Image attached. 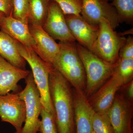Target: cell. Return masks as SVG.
I'll return each mask as SVG.
<instances>
[{
	"mask_svg": "<svg viewBox=\"0 0 133 133\" xmlns=\"http://www.w3.org/2000/svg\"><path fill=\"white\" fill-rule=\"evenodd\" d=\"M70 85L52 66L49 76V87L58 133H76L73 94Z\"/></svg>",
	"mask_w": 133,
	"mask_h": 133,
	"instance_id": "cell-1",
	"label": "cell"
},
{
	"mask_svg": "<svg viewBox=\"0 0 133 133\" xmlns=\"http://www.w3.org/2000/svg\"><path fill=\"white\" fill-rule=\"evenodd\" d=\"M58 44L59 51L53 59L52 66L74 88L85 91V71L76 42Z\"/></svg>",
	"mask_w": 133,
	"mask_h": 133,
	"instance_id": "cell-2",
	"label": "cell"
},
{
	"mask_svg": "<svg viewBox=\"0 0 133 133\" xmlns=\"http://www.w3.org/2000/svg\"><path fill=\"white\" fill-rule=\"evenodd\" d=\"M77 49L83 63L86 76L85 95L90 97L110 77L117 62L110 63L76 43Z\"/></svg>",
	"mask_w": 133,
	"mask_h": 133,
	"instance_id": "cell-3",
	"label": "cell"
},
{
	"mask_svg": "<svg viewBox=\"0 0 133 133\" xmlns=\"http://www.w3.org/2000/svg\"><path fill=\"white\" fill-rule=\"evenodd\" d=\"M15 41L19 53L31 67L34 80L41 94L43 107L54 117V108L49 87V76L52 65L41 59L31 48Z\"/></svg>",
	"mask_w": 133,
	"mask_h": 133,
	"instance_id": "cell-4",
	"label": "cell"
},
{
	"mask_svg": "<svg viewBox=\"0 0 133 133\" xmlns=\"http://www.w3.org/2000/svg\"><path fill=\"white\" fill-rule=\"evenodd\" d=\"M99 28L98 35L91 52L105 62L114 64L118 61L119 51L127 38L115 31L104 19L99 23Z\"/></svg>",
	"mask_w": 133,
	"mask_h": 133,
	"instance_id": "cell-5",
	"label": "cell"
},
{
	"mask_svg": "<svg viewBox=\"0 0 133 133\" xmlns=\"http://www.w3.org/2000/svg\"><path fill=\"white\" fill-rule=\"evenodd\" d=\"M25 80L26 87L18 94L26 104V119L18 133H38L41 121L39 116L43 107L41 94L31 71Z\"/></svg>",
	"mask_w": 133,
	"mask_h": 133,
	"instance_id": "cell-6",
	"label": "cell"
},
{
	"mask_svg": "<svg viewBox=\"0 0 133 133\" xmlns=\"http://www.w3.org/2000/svg\"><path fill=\"white\" fill-rule=\"evenodd\" d=\"M80 15L86 21L93 26H99L104 19L114 30L121 22L115 8L111 3L104 0H83Z\"/></svg>",
	"mask_w": 133,
	"mask_h": 133,
	"instance_id": "cell-7",
	"label": "cell"
},
{
	"mask_svg": "<svg viewBox=\"0 0 133 133\" xmlns=\"http://www.w3.org/2000/svg\"><path fill=\"white\" fill-rule=\"evenodd\" d=\"M26 107L24 101L18 93H9L0 95V118L1 121L8 122L14 127L15 133L22 129L26 119Z\"/></svg>",
	"mask_w": 133,
	"mask_h": 133,
	"instance_id": "cell-8",
	"label": "cell"
},
{
	"mask_svg": "<svg viewBox=\"0 0 133 133\" xmlns=\"http://www.w3.org/2000/svg\"><path fill=\"white\" fill-rule=\"evenodd\" d=\"M107 113L115 133H133L132 100L127 95L116 94Z\"/></svg>",
	"mask_w": 133,
	"mask_h": 133,
	"instance_id": "cell-9",
	"label": "cell"
},
{
	"mask_svg": "<svg viewBox=\"0 0 133 133\" xmlns=\"http://www.w3.org/2000/svg\"><path fill=\"white\" fill-rule=\"evenodd\" d=\"M43 29L55 40L62 42H76L66 23L65 15L56 3L50 1Z\"/></svg>",
	"mask_w": 133,
	"mask_h": 133,
	"instance_id": "cell-10",
	"label": "cell"
},
{
	"mask_svg": "<svg viewBox=\"0 0 133 133\" xmlns=\"http://www.w3.org/2000/svg\"><path fill=\"white\" fill-rule=\"evenodd\" d=\"M124 85L122 80L112 71L105 83L88 99L95 112L107 113L112 104L117 92Z\"/></svg>",
	"mask_w": 133,
	"mask_h": 133,
	"instance_id": "cell-11",
	"label": "cell"
},
{
	"mask_svg": "<svg viewBox=\"0 0 133 133\" xmlns=\"http://www.w3.org/2000/svg\"><path fill=\"white\" fill-rule=\"evenodd\" d=\"M72 35L78 43L91 51L97 38L99 26H93L86 21L80 15H65Z\"/></svg>",
	"mask_w": 133,
	"mask_h": 133,
	"instance_id": "cell-12",
	"label": "cell"
},
{
	"mask_svg": "<svg viewBox=\"0 0 133 133\" xmlns=\"http://www.w3.org/2000/svg\"><path fill=\"white\" fill-rule=\"evenodd\" d=\"M76 133H91L95 112L88 101L84 91H72Z\"/></svg>",
	"mask_w": 133,
	"mask_h": 133,
	"instance_id": "cell-13",
	"label": "cell"
},
{
	"mask_svg": "<svg viewBox=\"0 0 133 133\" xmlns=\"http://www.w3.org/2000/svg\"><path fill=\"white\" fill-rule=\"evenodd\" d=\"M29 26L35 43L31 49L41 59L52 65L53 59L59 51V44L56 42L42 26L29 24Z\"/></svg>",
	"mask_w": 133,
	"mask_h": 133,
	"instance_id": "cell-14",
	"label": "cell"
},
{
	"mask_svg": "<svg viewBox=\"0 0 133 133\" xmlns=\"http://www.w3.org/2000/svg\"><path fill=\"white\" fill-rule=\"evenodd\" d=\"M30 71L13 65L0 55V95H5L10 92L17 93L22 90L18 83L25 79Z\"/></svg>",
	"mask_w": 133,
	"mask_h": 133,
	"instance_id": "cell-15",
	"label": "cell"
},
{
	"mask_svg": "<svg viewBox=\"0 0 133 133\" xmlns=\"http://www.w3.org/2000/svg\"><path fill=\"white\" fill-rule=\"evenodd\" d=\"M1 31L6 33L23 45L32 48L35 41L31 36L29 24L15 19L12 16H5L0 22Z\"/></svg>",
	"mask_w": 133,
	"mask_h": 133,
	"instance_id": "cell-16",
	"label": "cell"
},
{
	"mask_svg": "<svg viewBox=\"0 0 133 133\" xmlns=\"http://www.w3.org/2000/svg\"><path fill=\"white\" fill-rule=\"evenodd\" d=\"M0 55L13 65L26 69V61L18 51L14 39L1 31H0Z\"/></svg>",
	"mask_w": 133,
	"mask_h": 133,
	"instance_id": "cell-17",
	"label": "cell"
},
{
	"mask_svg": "<svg viewBox=\"0 0 133 133\" xmlns=\"http://www.w3.org/2000/svg\"><path fill=\"white\" fill-rule=\"evenodd\" d=\"M50 0H29V24L42 27L48 16Z\"/></svg>",
	"mask_w": 133,
	"mask_h": 133,
	"instance_id": "cell-18",
	"label": "cell"
},
{
	"mask_svg": "<svg viewBox=\"0 0 133 133\" xmlns=\"http://www.w3.org/2000/svg\"><path fill=\"white\" fill-rule=\"evenodd\" d=\"M113 71L122 80L124 85L133 80V59L118 58Z\"/></svg>",
	"mask_w": 133,
	"mask_h": 133,
	"instance_id": "cell-19",
	"label": "cell"
},
{
	"mask_svg": "<svg viewBox=\"0 0 133 133\" xmlns=\"http://www.w3.org/2000/svg\"><path fill=\"white\" fill-rule=\"evenodd\" d=\"M111 5L121 20L132 23L133 21V0H112Z\"/></svg>",
	"mask_w": 133,
	"mask_h": 133,
	"instance_id": "cell-20",
	"label": "cell"
},
{
	"mask_svg": "<svg viewBox=\"0 0 133 133\" xmlns=\"http://www.w3.org/2000/svg\"><path fill=\"white\" fill-rule=\"evenodd\" d=\"M92 130L95 133H115L108 113H95L92 121Z\"/></svg>",
	"mask_w": 133,
	"mask_h": 133,
	"instance_id": "cell-21",
	"label": "cell"
},
{
	"mask_svg": "<svg viewBox=\"0 0 133 133\" xmlns=\"http://www.w3.org/2000/svg\"><path fill=\"white\" fill-rule=\"evenodd\" d=\"M13 6L12 16L29 24V0H13Z\"/></svg>",
	"mask_w": 133,
	"mask_h": 133,
	"instance_id": "cell-22",
	"label": "cell"
},
{
	"mask_svg": "<svg viewBox=\"0 0 133 133\" xmlns=\"http://www.w3.org/2000/svg\"><path fill=\"white\" fill-rule=\"evenodd\" d=\"M56 3L64 14L80 15L83 0H50Z\"/></svg>",
	"mask_w": 133,
	"mask_h": 133,
	"instance_id": "cell-23",
	"label": "cell"
},
{
	"mask_svg": "<svg viewBox=\"0 0 133 133\" xmlns=\"http://www.w3.org/2000/svg\"><path fill=\"white\" fill-rule=\"evenodd\" d=\"M39 132L41 133H58L54 116L43 107Z\"/></svg>",
	"mask_w": 133,
	"mask_h": 133,
	"instance_id": "cell-24",
	"label": "cell"
},
{
	"mask_svg": "<svg viewBox=\"0 0 133 133\" xmlns=\"http://www.w3.org/2000/svg\"><path fill=\"white\" fill-rule=\"evenodd\" d=\"M118 58L133 59V37L129 36L121 48Z\"/></svg>",
	"mask_w": 133,
	"mask_h": 133,
	"instance_id": "cell-25",
	"label": "cell"
},
{
	"mask_svg": "<svg viewBox=\"0 0 133 133\" xmlns=\"http://www.w3.org/2000/svg\"><path fill=\"white\" fill-rule=\"evenodd\" d=\"M13 9V0H0V11L6 16H12Z\"/></svg>",
	"mask_w": 133,
	"mask_h": 133,
	"instance_id": "cell-26",
	"label": "cell"
},
{
	"mask_svg": "<svg viewBox=\"0 0 133 133\" xmlns=\"http://www.w3.org/2000/svg\"><path fill=\"white\" fill-rule=\"evenodd\" d=\"M133 81L129 82V84L127 89V96L129 99L132 100L133 98Z\"/></svg>",
	"mask_w": 133,
	"mask_h": 133,
	"instance_id": "cell-27",
	"label": "cell"
},
{
	"mask_svg": "<svg viewBox=\"0 0 133 133\" xmlns=\"http://www.w3.org/2000/svg\"><path fill=\"white\" fill-rule=\"evenodd\" d=\"M5 16H6V15L5 14L2 12L1 11H0V22L1 21L2 19Z\"/></svg>",
	"mask_w": 133,
	"mask_h": 133,
	"instance_id": "cell-28",
	"label": "cell"
},
{
	"mask_svg": "<svg viewBox=\"0 0 133 133\" xmlns=\"http://www.w3.org/2000/svg\"><path fill=\"white\" fill-rule=\"evenodd\" d=\"M104 1H105L107 2H109L110 1H112V0H104Z\"/></svg>",
	"mask_w": 133,
	"mask_h": 133,
	"instance_id": "cell-29",
	"label": "cell"
},
{
	"mask_svg": "<svg viewBox=\"0 0 133 133\" xmlns=\"http://www.w3.org/2000/svg\"><path fill=\"white\" fill-rule=\"evenodd\" d=\"M91 133H95V132H94V131H92V132Z\"/></svg>",
	"mask_w": 133,
	"mask_h": 133,
	"instance_id": "cell-30",
	"label": "cell"
},
{
	"mask_svg": "<svg viewBox=\"0 0 133 133\" xmlns=\"http://www.w3.org/2000/svg\"><path fill=\"white\" fill-rule=\"evenodd\" d=\"M38 133H40V132H38Z\"/></svg>",
	"mask_w": 133,
	"mask_h": 133,
	"instance_id": "cell-31",
	"label": "cell"
}]
</instances>
